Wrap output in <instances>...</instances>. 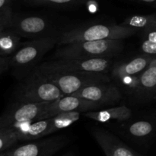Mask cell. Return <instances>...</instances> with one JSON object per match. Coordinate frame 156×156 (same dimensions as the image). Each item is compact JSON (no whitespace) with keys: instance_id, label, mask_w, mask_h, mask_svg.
I'll list each match as a JSON object with an SVG mask.
<instances>
[{"instance_id":"6da1fadb","label":"cell","mask_w":156,"mask_h":156,"mask_svg":"<svg viewBox=\"0 0 156 156\" xmlns=\"http://www.w3.org/2000/svg\"><path fill=\"white\" fill-rule=\"evenodd\" d=\"M57 44V37L47 36L35 38L21 44L10 56V68L18 77H27L38 66L37 63Z\"/></svg>"},{"instance_id":"7a4b0ae2","label":"cell","mask_w":156,"mask_h":156,"mask_svg":"<svg viewBox=\"0 0 156 156\" xmlns=\"http://www.w3.org/2000/svg\"><path fill=\"white\" fill-rule=\"evenodd\" d=\"M138 30L121 24H97L81 26L63 32L57 37V44L101 40H124L136 34Z\"/></svg>"},{"instance_id":"3957f363","label":"cell","mask_w":156,"mask_h":156,"mask_svg":"<svg viewBox=\"0 0 156 156\" xmlns=\"http://www.w3.org/2000/svg\"><path fill=\"white\" fill-rule=\"evenodd\" d=\"M123 40L82 41L60 45L55 59L69 58H114L123 50Z\"/></svg>"},{"instance_id":"277c9868","label":"cell","mask_w":156,"mask_h":156,"mask_svg":"<svg viewBox=\"0 0 156 156\" xmlns=\"http://www.w3.org/2000/svg\"><path fill=\"white\" fill-rule=\"evenodd\" d=\"M114 58H69L55 59L40 64L34 71L40 73H105L109 75Z\"/></svg>"},{"instance_id":"5b68a950","label":"cell","mask_w":156,"mask_h":156,"mask_svg":"<svg viewBox=\"0 0 156 156\" xmlns=\"http://www.w3.org/2000/svg\"><path fill=\"white\" fill-rule=\"evenodd\" d=\"M64 96L60 89L46 76L34 71L18 87L16 100L34 103L52 102Z\"/></svg>"},{"instance_id":"8992f818","label":"cell","mask_w":156,"mask_h":156,"mask_svg":"<svg viewBox=\"0 0 156 156\" xmlns=\"http://www.w3.org/2000/svg\"><path fill=\"white\" fill-rule=\"evenodd\" d=\"M49 103L16 100L0 116V128H15L40 120Z\"/></svg>"},{"instance_id":"52a82bcc","label":"cell","mask_w":156,"mask_h":156,"mask_svg":"<svg viewBox=\"0 0 156 156\" xmlns=\"http://www.w3.org/2000/svg\"><path fill=\"white\" fill-rule=\"evenodd\" d=\"M40 74L46 76L53 82L62 91L64 95L72 94L88 85L97 82H111L109 75L105 73H47Z\"/></svg>"},{"instance_id":"ba28073f","label":"cell","mask_w":156,"mask_h":156,"mask_svg":"<svg viewBox=\"0 0 156 156\" xmlns=\"http://www.w3.org/2000/svg\"><path fill=\"white\" fill-rule=\"evenodd\" d=\"M70 139L66 135L37 140L2 152V156H52L66 146Z\"/></svg>"},{"instance_id":"9c48e42d","label":"cell","mask_w":156,"mask_h":156,"mask_svg":"<svg viewBox=\"0 0 156 156\" xmlns=\"http://www.w3.org/2000/svg\"><path fill=\"white\" fill-rule=\"evenodd\" d=\"M72 94L95 102L101 106L115 105L123 98L120 88L111 82H97L88 85Z\"/></svg>"},{"instance_id":"30bf717a","label":"cell","mask_w":156,"mask_h":156,"mask_svg":"<svg viewBox=\"0 0 156 156\" xmlns=\"http://www.w3.org/2000/svg\"><path fill=\"white\" fill-rule=\"evenodd\" d=\"M102 106L95 102L90 101L79 96L68 94L60 98L50 102L43 113L40 120L50 118L58 114L69 111H79L84 113L90 111L99 110Z\"/></svg>"},{"instance_id":"8fae6325","label":"cell","mask_w":156,"mask_h":156,"mask_svg":"<svg viewBox=\"0 0 156 156\" xmlns=\"http://www.w3.org/2000/svg\"><path fill=\"white\" fill-rule=\"evenodd\" d=\"M130 95L138 103L149 101L156 97V59L133 80Z\"/></svg>"},{"instance_id":"7c38bea8","label":"cell","mask_w":156,"mask_h":156,"mask_svg":"<svg viewBox=\"0 0 156 156\" xmlns=\"http://www.w3.org/2000/svg\"><path fill=\"white\" fill-rule=\"evenodd\" d=\"M153 59L152 56L143 53V55L135 56L129 60L114 63L109 76L111 79L126 83L131 80L132 78L137 77L142 72L144 71Z\"/></svg>"},{"instance_id":"4fadbf2b","label":"cell","mask_w":156,"mask_h":156,"mask_svg":"<svg viewBox=\"0 0 156 156\" xmlns=\"http://www.w3.org/2000/svg\"><path fill=\"white\" fill-rule=\"evenodd\" d=\"M10 27L16 31L21 37L35 38L51 36L48 35L50 23L41 16L12 17Z\"/></svg>"},{"instance_id":"5bb4252c","label":"cell","mask_w":156,"mask_h":156,"mask_svg":"<svg viewBox=\"0 0 156 156\" xmlns=\"http://www.w3.org/2000/svg\"><path fill=\"white\" fill-rule=\"evenodd\" d=\"M91 134L106 156H143L106 129L94 128Z\"/></svg>"},{"instance_id":"9a60e30c","label":"cell","mask_w":156,"mask_h":156,"mask_svg":"<svg viewBox=\"0 0 156 156\" xmlns=\"http://www.w3.org/2000/svg\"><path fill=\"white\" fill-rule=\"evenodd\" d=\"M14 129L18 141H34L51 133V119L47 118L21 125Z\"/></svg>"},{"instance_id":"2e32d148","label":"cell","mask_w":156,"mask_h":156,"mask_svg":"<svg viewBox=\"0 0 156 156\" xmlns=\"http://www.w3.org/2000/svg\"><path fill=\"white\" fill-rule=\"evenodd\" d=\"M82 115L97 122H105L116 120V121H126L132 117V111L125 105L114 107L105 110H96L82 113Z\"/></svg>"},{"instance_id":"e0dca14e","label":"cell","mask_w":156,"mask_h":156,"mask_svg":"<svg viewBox=\"0 0 156 156\" xmlns=\"http://www.w3.org/2000/svg\"><path fill=\"white\" fill-rule=\"evenodd\" d=\"M21 37L12 27H7L0 30V56H12L21 47Z\"/></svg>"},{"instance_id":"ac0fdd59","label":"cell","mask_w":156,"mask_h":156,"mask_svg":"<svg viewBox=\"0 0 156 156\" xmlns=\"http://www.w3.org/2000/svg\"><path fill=\"white\" fill-rule=\"evenodd\" d=\"M156 130V124L147 120L133 122L126 127V133L136 140H143L152 136Z\"/></svg>"},{"instance_id":"d6986e66","label":"cell","mask_w":156,"mask_h":156,"mask_svg":"<svg viewBox=\"0 0 156 156\" xmlns=\"http://www.w3.org/2000/svg\"><path fill=\"white\" fill-rule=\"evenodd\" d=\"M121 25L132 27L137 30H143L144 32L156 27V14L133 15L126 18L123 23H121Z\"/></svg>"},{"instance_id":"ffe728a7","label":"cell","mask_w":156,"mask_h":156,"mask_svg":"<svg viewBox=\"0 0 156 156\" xmlns=\"http://www.w3.org/2000/svg\"><path fill=\"white\" fill-rule=\"evenodd\" d=\"M81 115L82 113L79 111H69V112L60 113L50 117L51 133L71 126L75 122L79 120Z\"/></svg>"},{"instance_id":"44dd1931","label":"cell","mask_w":156,"mask_h":156,"mask_svg":"<svg viewBox=\"0 0 156 156\" xmlns=\"http://www.w3.org/2000/svg\"><path fill=\"white\" fill-rule=\"evenodd\" d=\"M18 142L15 131L12 128H0V153L9 150Z\"/></svg>"},{"instance_id":"7402d4cb","label":"cell","mask_w":156,"mask_h":156,"mask_svg":"<svg viewBox=\"0 0 156 156\" xmlns=\"http://www.w3.org/2000/svg\"><path fill=\"white\" fill-rule=\"evenodd\" d=\"M145 40L142 43L141 50L150 56L156 55V27L144 31Z\"/></svg>"},{"instance_id":"603a6c76","label":"cell","mask_w":156,"mask_h":156,"mask_svg":"<svg viewBox=\"0 0 156 156\" xmlns=\"http://www.w3.org/2000/svg\"><path fill=\"white\" fill-rule=\"evenodd\" d=\"M29 4L34 5L69 6L85 3L88 0H26Z\"/></svg>"},{"instance_id":"cb8c5ba5","label":"cell","mask_w":156,"mask_h":156,"mask_svg":"<svg viewBox=\"0 0 156 156\" xmlns=\"http://www.w3.org/2000/svg\"><path fill=\"white\" fill-rule=\"evenodd\" d=\"M12 0H0V21H5L11 24L12 19L10 3Z\"/></svg>"},{"instance_id":"d4e9b609","label":"cell","mask_w":156,"mask_h":156,"mask_svg":"<svg viewBox=\"0 0 156 156\" xmlns=\"http://www.w3.org/2000/svg\"><path fill=\"white\" fill-rule=\"evenodd\" d=\"M10 68V56H0V75Z\"/></svg>"},{"instance_id":"484cf974","label":"cell","mask_w":156,"mask_h":156,"mask_svg":"<svg viewBox=\"0 0 156 156\" xmlns=\"http://www.w3.org/2000/svg\"><path fill=\"white\" fill-rule=\"evenodd\" d=\"M133 1L139 2L144 3V4L152 5L153 7L156 8V0H133Z\"/></svg>"},{"instance_id":"4316f807","label":"cell","mask_w":156,"mask_h":156,"mask_svg":"<svg viewBox=\"0 0 156 156\" xmlns=\"http://www.w3.org/2000/svg\"><path fill=\"white\" fill-rule=\"evenodd\" d=\"M7 27H10V24L5 21H0V30H2V29L5 28Z\"/></svg>"},{"instance_id":"83f0119b","label":"cell","mask_w":156,"mask_h":156,"mask_svg":"<svg viewBox=\"0 0 156 156\" xmlns=\"http://www.w3.org/2000/svg\"><path fill=\"white\" fill-rule=\"evenodd\" d=\"M62 156H75V155L73 153V152H69V153L66 154V155H64Z\"/></svg>"},{"instance_id":"f1b7e54d","label":"cell","mask_w":156,"mask_h":156,"mask_svg":"<svg viewBox=\"0 0 156 156\" xmlns=\"http://www.w3.org/2000/svg\"><path fill=\"white\" fill-rule=\"evenodd\" d=\"M0 156H2V153H0Z\"/></svg>"}]
</instances>
